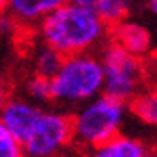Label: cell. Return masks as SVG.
<instances>
[{"label": "cell", "instance_id": "52a82bcc", "mask_svg": "<svg viewBox=\"0 0 157 157\" xmlns=\"http://www.w3.org/2000/svg\"><path fill=\"white\" fill-rule=\"evenodd\" d=\"M63 2L67 0H8L4 10L17 23V27H36Z\"/></svg>", "mask_w": 157, "mask_h": 157}, {"label": "cell", "instance_id": "ac0fdd59", "mask_svg": "<svg viewBox=\"0 0 157 157\" xmlns=\"http://www.w3.org/2000/svg\"><path fill=\"white\" fill-rule=\"evenodd\" d=\"M147 8H150V10L155 13V12H157V0H147Z\"/></svg>", "mask_w": 157, "mask_h": 157}, {"label": "cell", "instance_id": "2e32d148", "mask_svg": "<svg viewBox=\"0 0 157 157\" xmlns=\"http://www.w3.org/2000/svg\"><path fill=\"white\" fill-rule=\"evenodd\" d=\"M10 96H12V94H10V84L6 82L4 77H0V109H2V105L6 104V100Z\"/></svg>", "mask_w": 157, "mask_h": 157}, {"label": "cell", "instance_id": "7a4b0ae2", "mask_svg": "<svg viewBox=\"0 0 157 157\" xmlns=\"http://www.w3.org/2000/svg\"><path fill=\"white\" fill-rule=\"evenodd\" d=\"M104 90V73L94 52L63 56L58 71L50 77V101L61 107H77Z\"/></svg>", "mask_w": 157, "mask_h": 157}, {"label": "cell", "instance_id": "ba28073f", "mask_svg": "<svg viewBox=\"0 0 157 157\" xmlns=\"http://www.w3.org/2000/svg\"><path fill=\"white\" fill-rule=\"evenodd\" d=\"M113 40L123 46L127 52L134 54V56L144 58L146 54L151 50V35L144 25L134 21L123 19L121 23L113 25Z\"/></svg>", "mask_w": 157, "mask_h": 157}, {"label": "cell", "instance_id": "5b68a950", "mask_svg": "<svg viewBox=\"0 0 157 157\" xmlns=\"http://www.w3.org/2000/svg\"><path fill=\"white\" fill-rule=\"evenodd\" d=\"M71 146V115L63 109L42 107L36 123L21 142V151L23 157H59Z\"/></svg>", "mask_w": 157, "mask_h": 157}, {"label": "cell", "instance_id": "4fadbf2b", "mask_svg": "<svg viewBox=\"0 0 157 157\" xmlns=\"http://www.w3.org/2000/svg\"><path fill=\"white\" fill-rule=\"evenodd\" d=\"M25 98L38 105L50 101V78L33 73L25 81Z\"/></svg>", "mask_w": 157, "mask_h": 157}, {"label": "cell", "instance_id": "7c38bea8", "mask_svg": "<svg viewBox=\"0 0 157 157\" xmlns=\"http://www.w3.org/2000/svg\"><path fill=\"white\" fill-rule=\"evenodd\" d=\"M61 59H63V56H61L59 52H56L54 48H50L48 44L40 42V44L36 46L35 54H33V69H35L36 75L50 78L54 73L58 71Z\"/></svg>", "mask_w": 157, "mask_h": 157}, {"label": "cell", "instance_id": "3957f363", "mask_svg": "<svg viewBox=\"0 0 157 157\" xmlns=\"http://www.w3.org/2000/svg\"><path fill=\"white\" fill-rule=\"evenodd\" d=\"M128 107L127 101L107 94H98L84 104L77 105L71 113V142L78 150H90L119 134Z\"/></svg>", "mask_w": 157, "mask_h": 157}, {"label": "cell", "instance_id": "44dd1931", "mask_svg": "<svg viewBox=\"0 0 157 157\" xmlns=\"http://www.w3.org/2000/svg\"><path fill=\"white\" fill-rule=\"evenodd\" d=\"M21 157H23V155H21Z\"/></svg>", "mask_w": 157, "mask_h": 157}, {"label": "cell", "instance_id": "9c48e42d", "mask_svg": "<svg viewBox=\"0 0 157 157\" xmlns=\"http://www.w3.org/2000/svg\"><path fill=\"white\" fill-rule=\"evenodd\" d=\"M146 151L147 146L140 138L119 132L113 138L82 151V157H140Z\"/></svg>", "mask_w": 157, "mask_h": 157}, {"label": "cell", "instance_id": "30bf717a", "mask_svg": "<svg viewBox=\"0 0 157 157\" xmlns=\"http://www.w3.org/2000/svg\"><path fill=\"white\" fill-rule=\"evenodd\" d=\"M128 111L140 119L144 124H153L157 123V96L151 90H140L134 98H130L127 101Z\"/></svg>", "mask_w": 157, "mask_h": 157}, {"label": "cell", "instance_id": "277c9868", "mask_svg": "<svg viewBox=\"0 0 157 157\" xmlns=\"http://www.w3.org/2000/svg\"><path fill=\"white\" fill-rule=\"evenodd\" d=\"M98 58L104 73V94L128 101L146 88V65L140 56L127 52L111 40L101 44Z\"/></svg>", "mask_w": 157, "mask_h": 157}, {"label": "cell", "instance_id": "e0dca14e", "mask_svg": "<svg viewBox=\"0 0 157 157\" xmlns=\"http://www.w3.org/2000/svg\"><path fill=\"white\" fill-rule=\"evenodd\" d=\"M69 2H75V4H81V6H92L96 4V0H69Z\"/></svg>", "mask_w": 157, "mask_h": 157}, {"label": "cell", "instance_id": "d6986e66", "mask_svg": "<svg viewBox=\"0 0 157 157\" xmlns=\"http://www.w3.org/2000/svg\"><path fill=\"white\" fill-rule=\"evenodd\" d=\"M140 157H155V155H153V151H150V150H147L146 153H142V155H140Z\"/></svg>", "mask_w": 157, "mask_h": 157}, {"label": "cell", "instance_id": "8fae6325", "mask_svg": "<svg viewBox=\"0 0 157 157\" xmlns=\"http://www.w3.org/2000/svg\"><path fill=\"white\" fill-rule=\"evenodd\" d=\"M134 6H136V0H96L94 10L98 12V15L109 27H113L128 17Z\"/></svg>", "mask_w": 157, "mask_h": 157}, {"label": "cell", "instance_id": "8992f818", "mask_svg": "<svg viewBox=\"0 0 157 157\" xmlns=\"http://www.w3.org/2000/svg\"><path fill=\"white\" fill-rule=\"evenodd\" d=\"M42 105L21 96H10L0 109V123L10 130V134L21 144L36 123Z\"/></svg>", "mask_w": 157, "mask_h": 157}, {"label": "cell", "instance_id": "6da1fadb", "mask_svg": "<svg viewBox=\"0 0 157 157\" xmlns=\"http://www.w3.org/2000/svg\"><path fill=\"white\" fill-rule=\"evenodd\" d=\"M40 42L61 56L92 52L101 48L109 36V25L92 6L63 2L36 25Z\"/></svg>", "mask_w": 157, "mask_h": 157}, {"label": "cell", "instance_id": "5bb4252c", "mask_svg": "<svg viewBox=\"0 0 157 157\" xmlns=\"http://www.w3.org/2000/svg\"><path fill=\"white\" fill-rule=\"evenodd\" d=\"M21 144L15 140L10 130L0 123V157H21Z\"/></svg>", "mask_w": 157, "mask_h": 157}, {"label": "cell", "instance_id": "ffe728a7", "mask_svg": "<svg viewBox=\"0 0 157 157\" xmlns=\"http://www.w3.org/2000/svg\"><path fill=\"white\" fill-rule=\"evenodd\" d=\"M6 4H8V0H0V12H2L4 8H6Z\"/></svg>", "mask_w": 157, "mask_h": 157}, {"label": "cell", "instance_id": "9a60e30c", "mask_svg": "<svg viewBox=\"0 0 157 157\" xmlns=\"http://www.w3.org/2000/svg\"><path fill=\"white\" fill-rule=\"evenodd\" d=\"M17 29V23H15L8 13L0 12V35H12Z\"/></svg>", "mask_w": 157, "mask_h": 157}]
</instances>
